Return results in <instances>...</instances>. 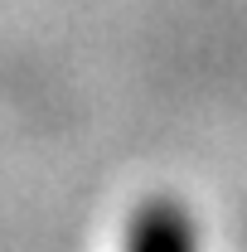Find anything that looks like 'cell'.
I'll list each match as a JSON object with an SVG mask.
<instances>
[{
	"instance_id": "1",
	"label": "cell",
	"mask_w": 247,
	"mask_h": 252,
	"mask_svg": "<svg viewBox=\"0 0 247 252\" xmlns=\"http://www.w3.org/2000/svg\"><path fill=\"white\" fill-rule=\"evenodd\" d=\"M126 252H194V228L175 204H146L131 223Z\"/></svg>"
}]
</instances>
